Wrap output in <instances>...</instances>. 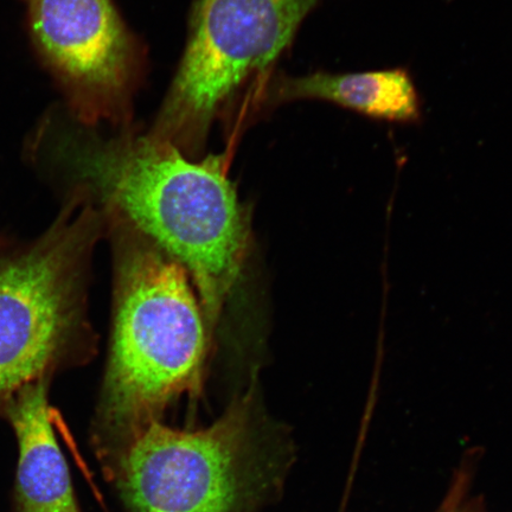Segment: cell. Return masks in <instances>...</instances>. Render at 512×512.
I'll return each mask as SVG.
<instances>
[{
    "mask_svg": "<svg viewBox=\"0 0 512 512\" xmlns=\"http://www.w3.org/2000/svg\"><path fill=\"white\" fill-rule=\"evenodd\" d=\"M64 134L55 152L69 192L93 204L105 223L145 236L185 267L213 331L240 279L251 216L224 156L191 159L133 127L114 137Z\"/></svg>",
    "mask_w": 512,
    "mask_h": 512,
    "instance_id": "1",
    "label": "cell"
},
{
    "mask_svg": "<svg viewBox=\"0 0 512 512\" xmlns=\"http://www.w3.org/2000/svg\"><path fill=\"white\" fill-rule=\"evenodd\" d=\"M115 238L113 331L96 435L132 437L201 390L209 330L185 267L124 224Z\"/></svg>",
    "mask_w": 512,
    "mask_h": 512,
    "instance_id": "2",
    "label": "cell"
},
{
    "mask_svg": "<svg viewBox=\"0 0 512 512\" xmlns=\"http://www.w3.org/2000/svg\"><path fill=\"white\" fill-rule=\"evenodd\" d=\"M105 232L93 204L69 194L40 235L0 245V414L27 384L92 360L88 288Z\"/></svg>",
    "mask_w": 512,
    "mask_h": 512,
    "instance_id": "3",
    "label": "cell"
},
{
    "mask_svg": "<svg viewBox=\"0 0 512 512\" xmlns=\"http://www.w3.org/2000/svg\"><path fill=\"white\" fill-rule=\"evenodd\" d=\"M253 392L203 430L153 420L128 438L119 485L132 509L253 512L284 469L264 444Z\"/></svg>",
    "mask_w": 512,
    "mask_h": 512,
    "instance_id": "4",
    "label": "cell"
},
{
    "mask_svg": "<svg viewBox=\"0 0 512 512\" xmlns=\"http://www.w3.org/2000/svg\"><path fill=\"white\" fill-rule=\"evenodd\" d=\"M319 0H196L170 91L149 132L200 159L215 121L291 47Z\"/></svg>",
    "mask_w": 512,
    "mask_h": 512,
    "instance_id": "5",
    "label": "cell"
},
{
    "mask_svg": "<svg viewBox=\"0 0 512 512\" xmlns=\"http://www.w3.org/2000/svg\"><path fill=\"white\" fill-rule=\"evenodd\" d=\"M28 2L32 43L79 124L132 127L145 56L113 0Z\"/></svg>",
    "mask_w": 512,
    "mask_h": 512,
    "instance_id": "6",
    "label": "cell"
},
{
    "mask_svg": "<svg viewBox=\"0 0 512 512\" xmlns=\"http://www.w3.org/2000/svg\"><path fill=\"white\" fill-rule=\"evenodd\" d=\"M53 382L41 379L27 384L0 414L14 431L18 446L17 512H81L54 431Z\"/></svg>",
    "mask_w": 512,
    "mask_h": 512,
    "instance_id": "7",
    "label": "cell"
},
{
    "mask_svg": "<svg viewBox=\"0 0 512 512\" xmlns=\"http://www.w3.org/2000/svg\"><path fill=\"white\" fill-rule=\"evenodd\" d=\"M268 104L322 100L368 118L396 124H416L422 117L418 89L407 69L303 76H280L267 93Z\"/></svg>",
    "mask_w": 512,
    "mask_h": 512,
    "instance_id": "8",
    "label": "cell"
},
{
    "mask_svg": "<svg viewBox=\"0 0 512 512\" xmlns=\"http://www.w3.org/2000/svg\"><path fill=\"white\" fill-rule=\"evenodd\" d=\"M457 512H488L480 497L467 496Z\"/></svg>",
    "mask_w": 512,
    "mask_h": 512,
    "instance_id": "9",
    "label": "cell"
},
{
    "mask_svg": "<svg viewBox=\"0 0 512 512\" xmlns=\"http://www.w3.org/2000/svg\"><path fill=\"white\" fill-rule=\"evenodd\" d=\"M459 507V497L457 495L452 494V492H448L445 496L444 501L441 502L439 508L434 512H457Z\"/></svg>",
    "mask_w": 512,
    "mask_h": 512,
    "instance_id": "10",
    "label": "cell"
},
{
    "mask_svg": "<svg viewBox=\"0 0 512 512\" xmlns=\"http://www.w3.org/2000/svg\"><path fill=\"white\" fill-rule=\"evenodd\" d=\"M10 238L9 235H6L2 232H0V245H2V243H4L6 240H8Z\"/></svg>",
    "mask_w": 512,
    "mask_h": 512,
    "instance_id": "11",
    "label": "cell"
}]
</instances>
